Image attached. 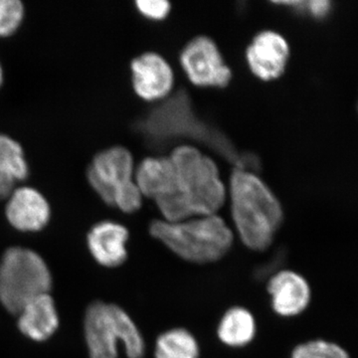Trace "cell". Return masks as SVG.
<instances>
[{"label":"cell","mask_w":358,"mask_h":358,"mask_svg":"<svg viewBox=\"0 0 358 358\" xmlns=\"http://www.w3.org/2000/svg\"><path fill=\"white\" fill-rule=\"evenodd\" d=\"M141 194L155 200L169 222L213 215L225 201L217 166L195 148L179 147L169 157L148 160L138 176Z\"/></svg>","instance_id":"cell-1"},{"label":"cell","mask_w":358,"mask_h":358,"mask_svg":"<svg viewBox=\"0 0 358 358\" xmlns=\"http://www.w3.org/2000/svg\"><path fill=\"white\" fill-rule=\"evenodd\" d=\"M231 210L247 248L265 251L282 223V209L274 193L255 174L235 169L231 176Z\"/></svg>","instance_id":"cell-2"},{"label":"cell","mask_w":358,"mask_h":358,"mask_svg":"<svg viewBox=\"0 0 358 358\" xmlns=\"http://www.w3.org/2000/svg\"><path fill=\"white\" fill-rule=\"evenodd\" d=\"M140 129L152 145H164L173 138H192L217 150L225 159L236 164L237 169H245L251 162L255 164V159L241 157L220 131L197 119L189 96L182 90L155 108L141 122Z\"/></svg>","instance_id":"cell-3"},{"label":"cell","mask_w":358,"mask_h":358,"mask_svg":"<svg viewBox=\"0 0 358 358\" xmlns=\"http://www.w3.org/2000/svg\"><path fill=\"white\" fill-rule=\"evenodd\" d=\"M150 233L183 260L196 264L216 262L232 247V231L216 214L178 222L155 220Z\"/></svg>","instance_id":"cell-4"},{"label":"cell","mask_w":358,"mask_h":358,"mask_svg":"<svg viewBox=\"0 0 358 358\" xmlns=\"http://www.w3.org/2000/svg\"><path fill=\"white\" fill-rule=\"evenodd\" d=\"M85 338L91 358H117L122 343L129 358H143L145 343L131 317L114 303L95 301L85 315Z\"/></svg>","instance_id":"cell-5"},{"label":"cell","mask_w":358,"mask_h":358,"mask_svg":"<svg viewBox=\"0 0 358 358\" xmlns=\"http://www.w3.org/2000/svg\"><path fill=\"white\" fill-rule=\"evenodd\" d=\"M52 286L50 271L43 259L29 249L13 247L0 260V301L9 313L18 315L26 303Z\"/></svg>","instance_id":"cell-6"},{"label":"cell","mask_w":358,"mask_h":358,"mask_svg":"<svg viewBox=\"0 0 358 358\" xmlns=\"http://www.w3.org/2000/svg\"><path fill=\"white\" fill-rule=\"evenodd\" d=\"M134 160L126 148L115 147L96 155L89 169L92 187L108 205L126 213L141 206V193L133 181Z\"/></svg>","instance_id":"cell-7"},{"label":"cell","mask_w":358,"mask_h":358,"mask_svg":"<svg viewBox=\"0 0 358 358\" xmlns=\"http://www.w3.org/2000/svg\"><path fill=\"white\" fill-rule=\"evenodd\" d=\"M180 61L190 81L197 86L223 88L229 84L231 70L208 37L200 36L190 41L183 49Z\"/></svg>","instance_id":"cell-8"},{"label":"cell","mask_w":358,"mask_h":358,"mask_svg":"<svg viewBox=\"0 0 358 358\" xmlns=\"http://www.w3.org/2000/svg\"><path fill=\"white\" fill-rule=\"evenodd\" d=\"M274 312L282 317H301L310 307L312 288L303 275L294 270L275 273L267 286Z\"/></svg>","instance_id":"cell-9"},{"label":"cell","mask_w":358,"mask_h":358,"mask_svg":"<svg viewBox=\"0 0 358 358\" xmlns=\"http://www.w3.org/2000/svg\"><path fill=\"white\" fill-rule=\"evenodd\" d=\"M289 55V45L281 35L265 31L257 35L247 49L250 69L260 79H277L284 73Z\"/></svg>","instance_id":"cell-10"},{"label":"cell","mask_w":358,"mask_h":358,"mask_svg":"<svg viewBox=\"0 0 358 358\" xmlns=\"http://www.w3.org/2000/svg\"><path fill=\"white\" fill-rule=\"evenodd\" d=\"M131 71L134 91L145 100H159L173 88V70L157 54L145 53L134 59Z\"/></svg>","instance_id":"cell-11"},{"label":"cell","mask_w":358,"mask_h":358,"mask_svg":"<svg viewBox=\"0 0 358 358\" xmlns=\"http://www.w3.org/2000/svg\"><path fill=\"white\" fill-rule=\"evenodd\" d=\"M6 217L15 229L35 232L50 218V207L41 193L30 187L14 190L6 205Z\"/></svg>","instance_id":"cell-12"},{"label":"cell","mask_w":358,"mask_h":358,"mask_svg":"<svg viewBox=\"0 0 358 358\" xmlns=\"http://www.w3.org/2000/svg\"><path fill=\"white\" fill-rule=\"evenodd\" d=\"M129 231L122 224L103 221L90 231L88 246L94 259L107 268L119 267L126 262L128 251L126 245Z\"/></svg>","instance_id":"cell-13"},{"label":"cell","mask_w":358,"mask_h":358,"mask_svg":"<svg viewBox=\"0 0 358 358\" xmlns=\"http://www.w3.org/2000/svg\"><path fill=\"white\" fill-rule=\"evenodd\" d=\"M18 315L21 333L32 341H46L58 329L57 310L49 294H42L26 303Z\"/></svg>","instance_id":"cell-14"},{"label":"cell","mask_w":358,"mask_h":358,"mask_svg":"<svg viewBox=\"0 0 358 358\" xmlns=\"http://www.w3.org/2000/svg\"><path fill=\"white\" fill-rule=\"evenodd\" d=\"M256 320L252 313L242 307L231 308L218 324L217 336L221 343L230 348H243L256 336Z\"/></svg>","instance_id":"cell-15"},{"label":"cell","mask_w":358,"mask_h":358,"mask_svg":"<svg viewBox=\"0 0 358 358\" xmlns=\"http://www.w3.org/2000/svg\"><path fill=\"white\" fill-rule=\"evenodd\" d=\"M196 338L182 327L169 329L155 341V358H199Z\"/></svg>","instance_id":"cell-16"},{"label":"cell","mask_w":358,"mask_h":358,"mask_svg":"<svg viewBox=\"0 0 358 358\" xmlns=\"http://www.w3.org/2000/svg\"><path fill=\"white\" fill-rule=\"evenodd\" d=\"M0 171L13 176L15 180H22L28 176L22 148L13 138L0 134Z\"/></svg>","instance_id":"cell-17"},{"label":"cell","mask_w":358,"mask_h":358,"mask_svg":"<svg viewBox=\"0 0 358 358\" xmlns=\"http://www.w3.org/2000/svg\"><path fill=\"white\" fill-rule=\"evenodd\" d=\"M289 358H350V355L336 343L317 338L298 343Z\"/></svg>","instance_id":"cell-18"},{"label":"cell","mask_w":358,"mask_h":358,"mask_svg":"<svg viewBox=\"0 0 358 358\" xmlns=\"http://www.w3.org/2000/svg\"><path fill=\"white\" fill-rule=\"evenodd\" d=\"M24 15V8L18 0H0V37L16 31Z\"/></svg>","instance_id":"cell-19"},{"label":"cell","mask_w":358,"mask_h":358,"mask_svg":"<svg viewBox=\"0 0 358 358\" xmlns=\"http://www.w3.org/2000/svg\"><path fill=\"white\" fill-rule=\"evenodd\" d=\"M136 6L141 14L150 20H164L171 10V4L164 0H140Z\"/></svg>","instance_id":"cell-20"},{"label":"cell","mask_w":358,"mask_h":358,"mask_svg":"<svg viewBox=\"0 0 358 358\" xmlns=\"http://www.w3.org/2000/svg\"><path fill=\"white\" fill-rule=\"evenodd\" d=\"M14 182L15 179L3 171H0V200L10 196L14 192Z\"/></svg>","instance_id":"cell-21"},{"label":"cell","mask_w":358,"mask_h":358,"mask_svg":"<svg viewBox=\"0 0 358 358\" xmlns=\"http://www.w3.org/2000/svg\"><path fill=\"white\" fill-rule=\"evenodd\" d=\"M308 9L313 16L320 18L326 16L331 8V3L324 0H313V1L307 2Z\"/></svg>","instance_id":"cell-22"},{"label":"cell","mask_w":358,"mask_h":358,"mask_svg":"<svg viewBox=\"0 0 358 358\" xmlns=\"http://www.w3.org/2000/svg\"><path fill=\"white\" fill-rule=\"evenodd\" d=\"M2 83V70H1V66H0V85Z\"/></svg>","instance_id":"cell-23"}]
</instances>
